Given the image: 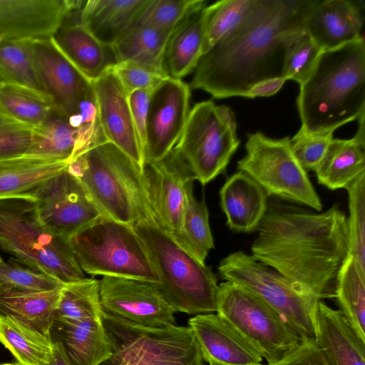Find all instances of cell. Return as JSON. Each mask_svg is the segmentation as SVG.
Segmentation results:
<instances>
[{
  "label": "cell",
  "instance_id": "25",
  "mask_svg": "<svg viewBox=\"0 0 365 365\" xmlns=\"http://www.w3.org/2000/svg\"><path fill=\"white\" fill-rule=\"evenodd\" d=\"M51 336L61 342L71 365H101L111 356L101 317L53 322Z\"/></svg>",
  "mask_w": 365,
  "mask_h": 365
},
{
  "label": "cell",
  "instance_id": "38",
  "mask_svg": "<svg viewBox=\"0 0 365 365\" xmlns=\"http://www.w3.org/2000/svg\"><path fill=\"white\" fill-rule=\"evenodd\" d=\"M1 84L21 85L45 92L35 66L31 41L0 39Z\"/></svg>",
  "mask_w": 365,
  "mask_h": 365
},
{
  "label": "cell",
  "instance_id": "26",
  "mask_svg": "<svg viewBox=\"0 0 365 365\" xmlns=\"http://www.w3.org/2000/svg\"><path fill=\"white\" fill-rule=\"evenodd\" d=\"M62 287L48 291L0 287V314L51 338Z\"/></svg>",
  "mask_w": 365,
  "mask_h": 365
},
{
  "label": "cell",
  "instance_id": "40",
  "mask_svg": "<svg viewBox=\"0 0 365 365\" xmlns=\"http://www.w3.org/2000/svg\"><path fill=\"white\" fill-rule=\"evenodd\" d=\"M349 200L346 218L349 255L365 274V173L346 188Z\"/></svg>",
  "mask_w": 365,
  "mask_h": 365
},
{
  "label": "cell",
  "instance_id": "35",
  "mask_svg": "<svg viewBox=\"0 0 365 365\" xmlns=\"http://www.w3.org/2000/svg\"><path fill=\"white\" fill-rule=\"evenodd\" d=\"M193 184L187 189V200L182 227L173 236L176 242L197 260L205 264L214 240L209 223V212L204 200H197L193 195Z\"/></svg>",
  "mask_w": 365,
  "mask_h": 365
},
{
  "label": "cell",
  "instance_id": "6",
  "mask_svg": "<svg viewBox=\"0 0 365 365\" xmlns=\"http://www.w3.org/2000/svg\"><path fill=\"white\" fill-rule=\"evenodd\" d=\"M67 170L82 183L103 215L131 225L145 193L143 171L113 143L97 144Z\"/></svg>",
  "mask_w": 365,
  "mask_h": 365
},
{
  "label": "cell",
  "instance_id": "15",
  "mask_svg": "<svg viewBox=\"0 0 365 365\" xmlns=\"http://www.w3.org/2000/svg\"><path fill=\"white\" fill-rule=\"evenodd\" d=\"M190 88L167 78L151 91L146 123L145 164L163 159L178 142L190 113Z\"/></svg>",
  "mask_w": 365,
  "mask_h": 365
},
{
  "label": "cell",
  "instance_id": "1",
  "mask_svg": "<svg viewBox=\"0 0 365 365\" xmlns=\"http://www.w3.org/2000/svg\"><path fill=\"white\" fill-rule=\"evenodd\" d=\"M317 0H253L246 17L198 61L190 86L215 98L245 97L255 84L282 77L286 46L304 29Z\"/></svg>",
  "mask_w": 365,
  "mask_h": 365
},
{
  "label": "cell",
  "instance_id": "53",
  "mask_svg": "<svg viewBox=\"0 0 365 365\" xmlns=\"http://www.w3.org/2000/svg\"><path fill=\"white\" fill-rule=\"evenodd\" d=\"M4 261L2 259V258L0 257V263H2Z\"/></svg>",
  "mask_w": 365,
  "mask_h": 365
},
{
  "label": "cell",
  "instance_id": "24",
  "mask_svg": "<svg viewBox=\"0 0 365 365\" xmlns=\"http://www.w3.org/2000/svg\"><path fill=\"white\" fill-rule=\"evenodd\" d=\"M52 38L66 57L91 81L115 63L110 47L98 40L78 18L71 21L68 17Z\"/></svg>",
  "mask_w": 365,
  "mask_h": 365
},
{
  "label": "cell",
  "instance_id": "43",
  "mask_svg": "<svg viewBox=\"0 0 365 365\" xmlns=\"http://www.w3.org/2000/svg\"><path fill=\"white\" fill-rule=\"evenodd\" d=\"M63 285L58 279L33 269L13 259L0 263V287L26 291H48Z\"/></svg>",
  "mask_w": 365,
  "mask_h": 365
},
{
  "label": "cell",
  "instance_id": "42",
  "mask_svg": "<svg viewBox=\"0 0 365 365\" xmlns=\"http://www.w3.org/2000/svg\"><path fill=\"white\" fill-rule=\"evenodd\" d=\"M206 4L205 0H149L135 22L174 31L188 14Z\"/></svg>",
  "mask_w": 365,
  "mask_h": 365
},
{
  "label": "cell",
  "instance_id": "52",
  "mask_svg": "<svg viewBox=\"0 0 365 365\" xmlns=\"http://www.w3.org/2000/svg\"><path fill=\"white\" fill-rule=\"evenodd\" d=\"M209 364H210V365H222V364H218V363L213 362V361H210V362H209Z\"/></svg>",
  "mask_w": 365,
  "mask_h": 365
},
{
  "label": "cell",
  "instance_id": "2",
  "mask_svg": "<svg viewBox=\"0 0 365 365\" xmlns=\"http://www.w3.org/2000/svg\"><path fill=\"white\" fill-rule=\"evenodd\" d=\"M252 255L319 299H335L349 255L346 217L338 205L314 212L272 202L257 230Z\"/></svg>",
  "mask_w": 365,
  "mask_h": 365
},
{
  "label": "cell",
  "instance_id": "16",
  "mask_svg": "<svg viewBox=\"0 0 365 365\" xmlns=\"http://www.w3.org/2000/svg\"><path fill=\"white\" fill-rule=\"evenodd\" d=\"M143 175L147 195L161 226L173 236L180 232L187 189L195 180L187 165L172 151L161 160L146 163Z\"/></svg>",
  "mask_w": 365,
  "mask_h": 365
},
{
  "label": "cell",
  "instance_id": "17",
  "mask_svg": "<svg viewBox=\"0 0 365 365\" xmlns=\"http://www.w3.org/2000/svg\"><path fill=\"white\" fill-rule=\"evenodd\" d=\"M83 4L73 0H0V39L51 38Z\"/></svg>",
  "mask_w": 365,
  "mask_h": 365
},
{
  "label": "cell",
  "instance_id": "41",
  "mask_svg": "<svg viewBox=\"0 0 365 365\" xmlns=\"http://www.w3.org/2000/svg\"><path fill=\"white\" fill-rule=\"evenodd\" d=\"M322 51L305 29L294 34L286 46L282 78L300 85L311 72Z\"/></svg>",
  "mask_w": 365,
  "mask_h": 365
},
{
  "label": "cell",
  "instance_id": "23",
  "mask_svg": "<svg viewBox=\"0 0 365 365\" xmlns=\"http://www.w3.org/2000/svg\"><path fill=\"white\" fill-rule=\"evenodd\" d=\"M220 198L227 226L237 232L256 230L268 205L263 189L240 170L226 180L220 190Z\"/></svg>",
  "mask_w": 365,
  "mask_h": 365
},
{
  "label": "cell",
  "instance_id": "51",
  "mask_svg": "<svg viewBox=\"0 0 365 365\" xmlns=\"http://www.w3.org/2000/svg\"><path fill=\"white\" fill-rule=\"evenodd\" d=\"M0 365H23V364H21L19 362H18L17 361H16L10 362V363L0 364Z\"/></svg>",
  "mask_w": 365,
  "mask_h": 365
},
{
  "label": "cell",
  "instance_id": "28",
  "mask_svg": "<svg viewBox=\"0 0 365 365\" xmlns=\"http://www.w3.org/2000/svg\"><path fill=\"white\" fill-rule=\"evenodd\" d=\"M314 171L318 183L329 190L346 189L365 173V135L333 138Z\"/></svg>",
  "mask_w": 365,
  "mask_h": 365
},
{
  "label": "cell",
  "instance_id": "31",
  "mask_svg": "<svg viewBox=\"0 0 365 365\" xmlns=\"http://www.w3.org/2000/svg\"><path fill=\"white\" fill-rule=\"evenodd\" d=\"M174 31L135 21L110 46L115 63L133 61L164 71V55Z\"/></svg>",
  "mask_w": 365,
  "mask_h": 365
},
{
  "label": "cell",
  "instance_id": "22",
  "mask_svg": "<svg viewBox=\"0 0 365 365\" xmlns=\"http://www.w3.org/2000/svg\"><path fill=\"white\" fill-rule=\"evenodd\" d=\"M315 341L330 365H365V340L339 309L317 304Z\"/></svg>",
  "mask_w": 365,
  "mask_h": 365
},
{
  "label": "cell",
  "instance_id": "18",
  "mask_svg": "<svg viewBox=\"0 0 365 365\" xmlns=\"http://www.w3.org/2000/svg\"><path fill=\"white\" fill-rule=\"evenodd\" d=\"M35 66L45 92L54 101L59 113L71 119L78 115L83 98L93 81L66 57L53 38L31 41Z\"/></svg>",
  "mask_w": 365,
  "mask_h": 365
},
{
  "label": "cell",
  "instance_id": "45",
  "mask_svg": "<svg viewBox=\"0 0 365 365\" xmlns=\"http://www.w3.org/2000/svg\"><path fill=\"white\" fill-rule=\"evenodd\" d=\"M333 131L312 133L300 127L291 138L292 151L306 171H314L320 163L333 139Z\"/></svg>",
  "mask_w": 365,
  "mask_h": 365
},
{
  "label": "cell",
  "instance_id": "11",
  "mask_svg": "<svg viewBox=\"0 0 365 365\" xmlns=\"http://www.w3.org/2000/svg\"><path fill=\"white\" fill-rule=\"evenodd\" d=\"M216 312L257 350L267 364L282 361L304 341L277 312L231 282L218 285Z\"/></svg>",
  "mask_w": 365,
  "mask_h": 365
},
{
  "label": "cell",
  "instance_id": "33",
  "mask_svg": "<svg viewBox=\"0 0 365 365\" xmlns=\"http://www.w3.org/2000/svg\"><path fill=\"white\" fill-rule=\"evenodd\" d=\"M0 109L32 129L42 126L53 115H61L48 93L16 84L0 85Z\"/></svg>",
  "mask_w": 365,
  "mask_h": 365
},
{
  "label": "cell",
  "instance_id": "32",
  "mask_svg": "<svg viewBox=\"0 0 365 365\" xmlns=\"http://www.w3.org/2000/svg\"><path fill=\"white\" fill-rule=\"evenodd\" d=\"M85 152L78 128L56 113L42 126L34 129L31 144L26 155L71 163Z\"/></svg>",
  "mask_w": 365,
  "mask_h": 365
},
{
  "label": "cell",
  "instance_id": "29",
  "mask_svg": "<svg viewBox=\"0 0 365 365\" xmlns=\"http://www.w3.org/2000/svg\"><path fill=\"white\" fill-rule=\"evenodd\" d=\"M207 16L205 5L188 14L175 28L163 58V68L169 78L181 79L195 70L202 56Z\"/></svg>",
  "mask_w": 365,
  "mask_h": 365
},
{
  "label": "cell",
  "instance_id": "39",
  "mask_svg": "<svg viewBox=\"0 0 365 365\" xmlns=\"http://www.w3.org/2000/svg\"><path fill=\"white\" fill-rule=\"evenodd\" d=\"M253 0H222L207 6L202 55L231 34L243 21Z\"/></svg>",
  "mask_w": 365,
  "mask_h": 365
},
{
  "label": "cell",
  "instance_id": "44",
  "mask_svg": "<svg viewBox=\"0 0 365 365\" xmlns=\"http://www.w3.org/2000/svg\"><path fill=\"white\" fill-rule=\"evenodd\" d=\"M125 91L153 90L169 78L163 70L133 61L115 63L110 67Z\"/></svg>",
  "mask_w": 365,
  "mask_h": 365
},
{
  "label": "cell",
  "instance_id": "30",
  "mask_svg": "<svg viewBox=\"0 0 365 365\" xmlns=\"http://www.w3.org/2000/svg\"><path fill=\"white\" fill-rule=\"evenodd\" d=\"M68 164L29 155L0 161V199L31 196L43 182L66 170Z\"/></svg>",
  "mask_w": 365,
  "mask_h": 365
},
{
  "label": "cell",
  "instance_id": "19",
  "mask_svg": "<svg viewBox=\"0 0 365 365\" xmlns=\"http://www.w3.org/2000/svg\"><path fill=\"white\" fill-rule=\"evenodd\" d=\"M110 67L93 81L100 126L106 140L115 145L143 171L145 157L133 120L128 95Z\"/></svg>",
  "mask_w": 365,
  "mask_h": 365
},
{
  "label": "cell",
  "instance_id": "46",
  "mask_svg": "<svg viewBox=\"0 0 365 365\" xmlns=\"http://www.w3.org/2000/svg\"><path fill=\"white\" fill-rule=\"evenodd\" d=\"M34 129L6 115L0 109V161L26 155Z\"/></svg>",
  "mask_w": 365,
  "mask_h": 365
},
{
  "label": "cell",
  "instance_id": "49",
  "mask_svg": "<svg viewBox=\"0 0 365 365\" xmlns=\"http://www.w3.org/2000/svg\"><path fill=\"white\" fill-rule=\"evenodd\" d=\"M286 80L282 77L274 78L260 81L251 87L245 98L269 97L277 93L283 86Z\"/></svg>",
  "mask_w": 365,
  "mask_h": 365
},
{
  "label": "cell",
  "instance_id": "36",
  "mask_svg": "<svg viewBox=\"0 0 365 365\" xmlns=\"http://www.w3.org/2000/svg\"><path fill=\"white\" fill-rule=\"evenodd\" d=\"M335 299L349 323L365 340V274L350 255L340 269Z\"/></svg>",
  "mask_w": 365,
  "mask_h": 365
},
{
  "label": "cell",
  "instance_id": "4",
  "mask_svg": "<svg viewBox=\"0 0 365 365\" xmlns=\"http://www.w3.org/2000/svg\"><path fill=\"white\" fill-rule=\"evenodd\" d=\"M140 238L160 282L164 298L177 312L187 314L216 312L217 278L212 267L197 260L160 224L146 189L131 225Z\"/></svg>",
  "mask_w": 365,
  "mask_h": 365
},
{
  "label": "cell",
  "instance_id": "47",
  "mask_svg": "<svg viewBox=\"0 0 365 365\" xmlns=\"http://www.w3.org/2000/svg\"><path fill=\"white\" fill-rule=\"evenodd\" d=\"M151 91L138 90L128 95L133 120L143 154L145 145L147 114Z\"/></svg>",
  "mask_w": 365,
  "mask_h": 365
},
{
  "label": "cell",
  "instance_id": "27",
  "mask_svg": "<svg viewBox=\"0 0 365 365\" xmlns=\"http://www.w3.org/2000/svg\"><path fill=\"white\" fill-rule=\"evenodd\" d=\"M149 0H88L78 11L83 26L110 47L135 21Z\"/></svg>",
  "mask_w": 365,
  "mask_h": 365
},
{
  "label": "cell",
  "instance_id": "9",
  "mask_svg": "<svg viewBox=\"0 0 365 365\" xmlns=\"http://www.w3.org/2000/svg\"><path fill=\"white\" fill-rule=\"evenodd\" d=\"M232 110L212 101L196 103L171 151L205 185L223 173L240 141Z\"/></svg>",
  "mask_w": 365,
  "mask_h": 365
},
{
  "label": "cell",
  "instance_id": "20",
  "mask_svg": "<svg viewBox=\"0 0 365 365\" xmlns=\"http://www.w3.org/2000/svg\"><path fill=\"white\" fill-rule=\"evenodd\" d=\"M365 4L361 0H317L304 29L322 50L364 37Z\"/></svg>",
  "mask_w": 365,
  "mask_h": 365
},
{
  "label": "cell",
  "instance_id": "7",
  "mask_svg": "<svg viewBox=\"0 0 365 365\" xmlns=\"http://www.w3.org/2000/svg\"><path fill=\"white\" fill-rule=\"evenodd\" d=\"M70 244L83 272L92 276L160 282L140 238L131 225L103 215L73 235Z\"/></svg>",
  "mask_w": 365,
  "mask_h": 365
},
{
  "label": "cell",
  "instance_id": "12",
  "mask_svg": "<svg viewBox=\"0 0 365 365\" xmlns=\"http://www.w3.org/2000/svg\"><path fill=\"white\" fill-rule=\"evenodd\" d=\"M238 170L255 180L268 196L304 205L320 212L322 200L307 171L295 157L289 136L279 139L249 133Z\"/></svg>",
  "mask_w": 365,
  "mask_h": 365
},
{
  "label": "cell",
  "instance_id": "10",
  "mask_svg": "<svg viewBox=\"0 0 365 365\" xmlns=\"http://www.w3.org/2000/svg\"><path fill=\"white\" fill-rule=\"evenodd\" d=\"M101 320L111 356L101 365H204L190 327H145L103 312Z\"/></svg>",
  "mask_w": 365,
  "mask_h": 365
},
{
  "label": "cell",
  "instance_id": "48",
  "mask_svg": "<svg viewBox=\"0 0 365 365\" xmlns=\"http://www.w3.org/2000/svg\"><path fill=\"white\" fill-rule=\"evenodd\" d=\"M267 365H330L315 340L304 341L282 361Z\"/></svg>",
  "mask_w": 365,
  "mask_h": 365
},
{
  "label": "cell",
  "instance_id": "13",
  "mask_svg": "<svg viewBox=\"0 0 365 365\" xmlns=\"http://www.w3.org/2000/svg\"><path fill=\"white\" fill-rule=\"evenodd\" d=\"M99 282L102 312L130 323L152 328L176 325L175 313L158 283L113 276Z\"/></svg>",
  "mask_w": 365,
  "mask_h": 365
},
{
  "label": "cell",
  "instance_id": "34",
  "mask_svg": "<svg viewBox=\"0 0 365 365\" xmlns=\"http://www.w3.org/2000/svg\"><path fill=\"white\" fill-rule=\"evenodd\" d=\"M0 343L23 365H40L48 362L52 354L51 338L1 314Z\"/></svg>",
  "mask_w": 365,
  "mask_h": 365
},
{
  "label": "cell",
  "instance_id": "3",
  "mask_svg": "<svg viewBox=\"0 0 365 365\" xmlns=\"http://www.w3.org/2000/svg\"><path fill=\"white\" fill-rule=\"evenodd\" d=\"M297 104L309 132L333 131L365 113L364 38L322 51L299 85Z\"/></svg>",
  "mask_w": 365,
  "mask_h": 365
},
{
  "label": "cell",
  "instance_id": "5",
  "mask_svg": "<svg viewBox=\"0 0 365 365\" xmlns=\"http://www.w3.org/2000/svg\"><path fill=\"white\" fill-rule=\"evenodd\" d=\"M0 247L14 260L63 284L86 277L70 240L42 223L32 196L0 199Z\"/></svg>",
  "mask_w": 365,
  "mask_h": 365
},
{
  "label": "cell",
  "instance_id": "37",
  "mask_svg": "<svg viewBox=\"0 0 365 365\" xmlns=\"http://www.w3.org/2000/svg\"><path fill=\"white\" fill-rule=\"evenodd\" d=\"M101 314L98 280L85 277L63 284L53 322L101 318Z\"/></svg>",
  "mask_w": 365,
  "mask_h": 365
},
{
  "label": "cell",
  "instance_id": "14",
  "mask_svg": "<svg viewBox=\"0 0 365 365\" xmlns=\"http://www.w3.org/2000/svg\"><path fill=\"white\" fill-rule=\"evenodd\" d=\"M31 196L42 223L69 240L105 215L81 181L67 169L43 182Z\"/></svg>",
  "mask_w": 365,
  "mask_h": 365
},
{
  "label": "cell",
  "instance_id": "8",
  "mask_svg": "<svg viewBox=\"0 0 365 365\" xmlns=\"http://www.w3.org/2000/svg\"><path fill=\"white\" fill-rule=\"evenodd\" d=\"M220 276L247 289L276 312L302 339L315 340L319 299L252 255L237 251L221 259Z\"/></svg>",
  "mask_w": 365,
  "mask_h": 365
},
{
  "label": "cell",
  "instance_id": "21",
  "mask_svg": "<svg viewBox=\"0 0 365 365\" xmlns=\"http://www.w3.org/2000/svg\"><path fill=\"white\" fill-rule=\"evenodd\" d=\"M188 327L197 341L204 361L222 365H264L257 350L217 314H200Z\"/></svg>",
  "mask_w": 365,
  "mask_h": 365
},
{
  "label": "cell",
  "instance_id": "50",
  "mask_svg": "<svg viewBox=\"0 0 365 365\" xmlns=\"http://www.w3.org/2000/svg\"><path fill=\"white\" fill-rule=\"evenodd\" d=\"M53 341V350L51 356L48 362H43L40 365H71L64 349L60 341Z\"/></svg>",
  "mask_w": 365,
  "mask_h": 365
}]
</instances>
